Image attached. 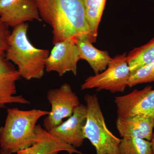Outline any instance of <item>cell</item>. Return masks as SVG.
<instances>
[{
	"mask_svg": "<svg viewBox=\"0 0 154 154\" xmlns=\"http://www.w3.org/2000/svg\"><path fill=\"white\" fill-rule=\"evenodd\" d=\"M42 20L52 29L53 43L90 38L83 0H34Z\"/></svg>",
	"mask_w": 154,
	"mask_h": 154,
	"instance_id": "cell-1",
	"label": "cell"
},
{
	"mask_svg": "<svg viewBox=\"0 0 154 154\" xmlns=\"http://www.w3.org/2000/svg\"><path fill=\"white\" fill-rule=\"evenodd\" d=\"M28 23H24L14 28L5 55L7 60L17 66L21 78L39 79L44 75L49 51L33 46L28 39Z\"/></svg>",
	"mask_w": 154,
	"mask_h": 154,
	"instance_id": "cell-2",
	"label": "cell"
},
{
	"mask_svg": "<svg viewBox=\"0 0 154 154\" xmlns=\"http://www.w3.org/2000/svg\"><path fill=\"white\" fill-rule=\"evenodd\" d=\"M49 111L9 108L5 125L0 128V148L11 153L29 147L36 141L35 127L38 119Z\"/></svg>",
	"mask_w": 154,
	"mask_h": 154,
	"instance_id": "cell-3",
	"label": "cell"
},
{
	"mask_svg": "<svg viewBox=\"0 0 154 154\" xmlns=\"http://www.w3.org/2000/svg\"><path fill=\"white\" fill-rule=\"evenodd\" d=\"M87 122L85 135L95 148L96 154H119V147L121 139L107 128L96 94H86Z\"/></svg>",
	"mask_w": 154,
	"mask_h": 154,
	"instance_id": "cell-4",
	"label": "cell"
},
{
	"mask_svg": "<svg viewBox=\"0 0 154 154\" xmlns=\"http://www.w3.org/2000/svg\"><path fill=\"white\" fill-rule=\"evenodd\" d=\"M131 75L126 53L116 56L104 71L91 76L81 85L82 90L96 88L110 93H122L128 86Z\"/></svg>",
	"mask_w": 154,
	"mask_h": 154,
	"instance_id": "cell-5",
	"label": "cell"
},
{
	"mask_svg": "<svg viewBox=\"0 0 154 154\" xmlns=\"http://www.w3.org/2000/svg\"><path fill=\"white\" fill-rule=\"evenodd\" d=\"M46 96L51 110L43 120V126L49 131L61 124L64 119L70 117L80 103L79 97L67 83L49 90Z\"/></svg>",
	"mask_w": 154,
	"mask_h": 154,
	"instance_id": "cell-6",
	"label": "cell"
},
{
	"mask_svg": "<svg viewBox=\"0 0 154 154\" xmlns=\"http://www.w3.org/2000/svg\"><path fill=\"white\" fill-rule=\"evenodd\" d=\"M114 102L119 117L139 116L154 119V90L148 86L129 94L116 96Z\"/></svg>",
	"mask_w": 154,
	"mask_h": 154,
	"instance_id": "cell-7",
	"label": "cell"
},
{
	"mask_svg": "<svg viewBox=\"0 0 154 154\" xmlns=\"http://www.w3.org/2000/svg\"><path fill=\"white\" fill-rule=\"evenodd\" d=\"M80 57L79 49L74 42L64 41L57 42L45 62V70L55 72L61 77L67 72L76 75L77 64Z\"/></svg>",
	"mask_w": 154,
	"mask_h": 154,
	"instance_id": "cell-8",
	"label": "cell"
},
{
	"mask_svg": "<svg viewBox=\"0 0 154 154\" xmlns=\"http://www.w3.org/2000/svg\"><path fill=\"white\" fill-rule=\"evenodd\" d=\"M0 20L15 28L28 22H41L34 0H0Z\"/></svg>",
	"mask_w": 154,
	"mask_h": 154,
	"instance_id": "cell-9",
	"label": "cell"
},
{
	"mask_svg": "<svg viewBox=\"0 0 154 154\" xmlns=\"http://www.w3.org/2000/svg\"><path fill=\"white\" fill-rule=\"evenodd\" d=\"M87 118V105L80 104L67 120L48 132L75 148L81 147L86 139L85 128Z\"/></svg>",
	"mask_w": 154,
	"mask_h": 154,
	"instance_id": "cell-10",
	"label": "cell"
},
{
	"mask_svg": "<svg viewBox=\"0 0 154 154\" xmlns=\"http://www.w3.org/2000/svg\"><path fill=\"white\" fill-rule=\"evenodd\" d=\"M21 78L18 70L6 59L5 54L0 55V109L7 104H30L22 95H17L16 83Z\"/></svg>",
	"mask_w": 154,
	"mask_h": 154,
	"instance_id": "cell-11",
	"label": "cell"
},
{
	"mask_svg": "<svg viewBox=\"0 0 154 154\" xmlns=\"http://www.w3.org/2000/svg\"><path fill=\"white\" fill-rule=\"evenodd\" d=\"M35 142L17 154H58L61 151L67 152L69 154H85L54 136L40 125L35 127Z\"/></svg>",
	"mask_w": 154,
	"mask_h": 154,
	"instance_id": "cell-12",
	"label": "cell"
},
{
	"mask_svg": "<svg viewBox=\"0 0 154 154\" xmlns=\"http://www.w3.org/2000/svg\"><path fill=\"white\" fill-rule=\"evenodd\" d=\"M116 125L122 137L133 136L151 141L154 129V119L133 116L117 117Z\"/></svg>",
	"mask_w": 154,
	"mask_h": 154,
	"instance_id": "cell-13",
	"label": "cell"
},
{
	"mask_svg": "<svg viewBox=\"0 0 154 154\" xmlns=\"http://www.w3.org/2000/svg\"><path fill=\"white\" fill-rule=\"evenodd\" d=\"M75 44L79 49L80 59L88 62L95 75L105 70L113 58L107 51L94 47L88 37L79 38Z\"/></svg>",
	"mask_w": 154,
	"mask_h": 154,
	"instance_id": "cell-14",
	"label": "cell"
},
{
	"mask_svg": "<svg viewBox=\"0 0 154 154\" xmlns=\"http://www.w3.org/2000/svg\"><path fill=\"white\" fill-rule=\"evenodd\" d=\"M106 0H83L86 20L90 31V41L96 42L98 28L105 8Z\"/></svg>",
	"mask_w": 154,
	"mask_h": 154,
	"instance_id": "cell-15",
	"label": "cell"
},
{
	"mask_svg": "<svg viewBox=\"0 0 154 154\" xmlns=\"http://www.w3.org/2000/svg\"><path fill=\"white\" fill-rule=\"evenodd\" d=\"M131 74L154 61V38L146 44L135 48L127 54Z\"/></svg>",
	"mask_w": 154,
	"mask_h": 154,
	"instance_id": "cell-16",
	"label": "cell"
},
{
	"mask_svg": "<svg viewBox=\"0 0 154 154\" xmlns=\"http://www.w3.org/2000/svg\"><path fill=\"white\" fill-rule=\"evenodd\" d=\"M119 154H152L151 141L133 136L122 137L119 147Z\"/></svg>",
	"mask_w": 154,
	"mask_h": 154,
	"instance_id": "cell-17",
	"label": "cell"
},
{
	"mask_svg": "<svg viewBox=\"0 0 154 154\" xmlns=\"http://www.w3.org/2000/svg\"><path fill=\"white\" fill-rule=\"evenodd\" d=\"M154 82V61L144 66L131 75L128 86L132 88L139 85Z\"/></svg>",
	"mask_w": 154,
	"mask_h": 154,
	"instance_id": "cell-18",
	"label": "cell"
},
{
	"mask_svg": "<svg viewBox=\"0 0 154 154\" xmlns=\"http://www.w3.org/2000/svg\"><path fill=\"white\" fill-rule=\"evenodd\" d=\"M11 33L9 27L0 20V55L5 54Z\"/></svg>",
	"mask_w": 154,
	"mask_h": 154,
	"instance_id": "cell-19",
	"label": "cell"
},
{
	"mask_svg": "<svg viewBox=\"0 0 154 154\" xmlns=\"http://www.w3.org/2000/svg\"><path fill=\"white\" fill-rule=\"evenodd\" d=\"M152 143V154H154V132L153 133L152 138L151 141Z\"/></svg>",
	"mask_w": 154,
	"mask_h": 154,
	"instance_id": "cell-20",
	"label": "cell"
},
{
	"mask_svg": "<svg viewBox=\"0 0 154 154\" xmlns=\"http://www.w3.org/2000/svg\"><path fill=\"white\" fill-rule=\"evenodd\" d=\"M0 154H12L9 152L7 151L4 150L0 149Z\"/></svg>",
	"mask_w": 154,
	"mask_h": 154,
	"instance_id": "cell-21",
	"label": "cell"
}]
</instances>
